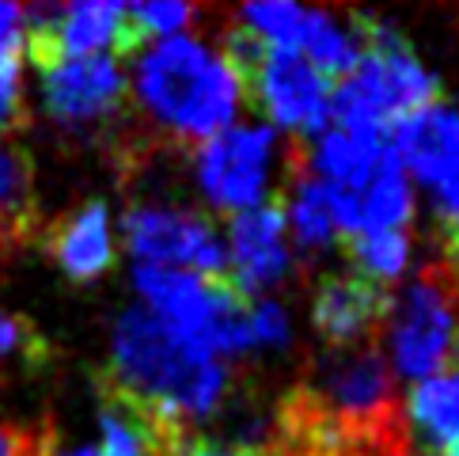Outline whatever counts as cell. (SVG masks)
<instances>
[{
	"instance_id": "6da1fadb",
	"label": "cell",
	"mask_w": 459,
	"mask_h": 456,
	"mask_svg": "<svg viewBox=\"0 0 459 456\" xmlns=\"http://www.w3.org/2000/svg\"><path fill=\"white\" fill-rule=\"evenodd\" d=\"M137 100L156 122L160 141L194 153L232 126L239 88L221 54L190 35H171L141 54Z\"/></svg>"
},
{
	"instance_id": "7a4b0ae2",
	"label": "cell",
	"mask_w": 459,
	"mask_h": 456,
	"mask_svg": "<svg viewBox=\"0 0 459 456\" xmlns=\"http://www.w3.org/2000/svg\"><path fill=\"white\" fill-rule=\"evenodd\" d=\"M350 31L360 61L350 80L331 92V114L338 129L360 137H391V129L433 103H445L440 80L425 69L399 27L376 15L350 12Z\"/></svg>"
},
{
	"instance_id": "3957f363",
	"label": "cell",
	"mask_w": 459,
	"mask_h": 456,
	"mask_svg": "<svg viewBox=\"0 0 459 456\" xmlns=\"http://www.w3.org/2000/svg\"><path fill=\"white\" fill-rule=\"evenodd\" d=\"M122 240L137 263L198 270L202 278L228 274V251L209 214L163 198H129Z\"/></svg>"
},
{
	"instance_id": "277c9868",
	"label": "cell",
	"mask_w": 459,
	"mask_h": 456,
	"mask_svg": "<svg viewBox=\"0 0 459 456\" xmlns=\"http://www.w3.org/2000/svg\"><path fill=\"white\" fill-rule=\"evenodd\" d=\"M273 153L270 126H228L194 149V171L209 206L224 217L255 209L266 198V168Z\"/></svg>"
},
{
	"instance_id": "5b68a950",
	"label": "cell",
	"mask_w": 459,
	"mask_h": 456,
	"mask_svg": "<svg viewBox=\"0 0 459 456\" xmlns=\"http://www.w3.org/2000/svg\"><path fill=\"white\" fill-rule=\"evenodd\" d=\"M42 103L65 129H80V134L110 129L129 110L126 73L114 57L100 54L57 61L42 73Z\"/></svg>"
},
{
	"instance_id": "8992f818",
	"label": "cell",
	"mask_w": 459,
	"mask_h": 456,
	"mask_svg": "<svg viewBox=\"0 0 459 456\" xmlns=\"http://www.w3.org/2000/svg\"><path fill=\"white\" fill-rule=\"evenodd\" d=\"M331 92L334 88L311 69L300 50H266V61L243 103L304 137L319 134L331 118Z\"/></svg>"
},
{
	"instance_id": "52a82bcc",
	"label": "cell",
	"mask_w": 459,
	"mask_h": 456,
	"mask_svg": "<svg viewBox=\"0 0 459 456\" xmlns=\"http://www.w3.org/2000/svg\"><path fill=\"white\" fill-rule=\"evenodd\" d=\"M395 297L360 274H323L311 293V328L326 350H350L380 338Z\"/></svg>"
},
{
	"instance_id": "ba28073f",
	"label": "cell",
	"mask_w": 459,
	"mask_h": 456,
	"mask_svg": "<svg viewBox=\"0 0 459 456\" xmlns=\"http://www.w3.org/2000/svg\"><path fill=\"white\" fill-rule=\"evenodd\" d=\"M228 278L243 293H262L289 278L292 255L285 240V194L273 190L266 202L243 209L228 221Z\"/></svg>"
},
{
	"instance_id": "9c48e42d",
	"label": "cell",
	"mask_w": 459,
	"mask_h": 456,
	"mask_svg": "<svg viewBox=\"0 0 459 456\" xmlns=\"http://www.w3.org/2000/svg\"><path fill=\"white\" fill-rule=\"evenodd\" d=\"M39 240L46 255L61 267L65 278L76 285L103 278L118 263V251H114V240H110L107 206L100 198H88L76 209H69V214H61L54 224L42 228Z\"/></svg>"
},
{
	"instance_id": "30bf717a",
	"label": "cell",
	"mask_w": 459,
	"mask_h": 456,
	"mask_svg": "<svg viewBox=\"0 0 459 456\" xmlns=\"http://www.w3.org/2000/svg\"><path fill=\"white\" fill-rule=\"evenodd\" d=\"M391 149H395L403 171L410 168L421 183L445 190L459 183V110L448 103H433L406 122L391 129Z\"/></svg>"
},
{
	"instance_id": "8fae6325",
	"label": "cell",
	"mask_w": 459,
	"mask_h": 456,
	"mask_svg": "<svg viewBox=\"0 0 459 456\" xmlns=\"http://www.w3.org/2000/svg\"><path fill=\"white\" fill-rule=\"evenodd\" d=\"M134 285L163 323H171L183 335L202 338L209 320V278L202 274H186L175 267H152L134 263Z\"/></svg>"
},
{
	"instance_id": "7c38bea8",
	"label": "cell",
	"mask_w": 459,
	"mask_h": 456,
	"mask_svg": "<svg viewBox=\"0 0 459 456\" xmlns=\"http://www.w3.org/2000/svg\"><path fill=\"white\" fill-rule=\"evenodd\" d=\"M42 232L35 198V160L20 137L0 134V251L35 243Z\"/></svg>"
},
{
	"instance_id": "4fadbf2b",
	"label": "cell",
	"mask_w": 459,
	"mask_h": 456,
	"mask_svg": "<svg viewBox=\"0 0 459 456\" xmlns=\"http://www.w3.org/2000/svg\"><path fill=\"white\" fill-rule=\"evenodd\" d=\"M406 422H414L410 437L418 434L421 449L429 456L459 445V369H440L433 377H425L410 392Z\"/></svg>"
},
{
	"instance_id": "5bb4252c",
	"label": "cell",
	"mask_w": 459,
	"mask_h": 456,
	"mask_svg": "<svg viewBox=\"0 0 459 456\" xmlns=\"http://www.w3.org/2000/svg\"><path fill=\"white\" fill-rule=\"evenodd\" d=\"M300 54L307 57V65L331 88L342 84V80H350L353 69H357V61H360L353 31L338 27V20L331 12H307L304 35H300Z\"/></svg>"
},
{
	"instance_id": "9a60e30c",
	"label": "cell",
	"mask_w": 459,
	"mask_h": 456,
	"mask_svg": "<svg viewBox=\"0 0 459 456\" xmlns=\"http://www.w3.org/2000/svg\"><path fill=\"white\" fill-rule=\"evenodd\" d=\"M410 228L403 232H368V236H346L342 251L353 263V274L368 278L376 285L384 282H399L410 263Z\"/></svg>"
},
{
	"instance_id": "2e32d148",
	"label": "cell",
	"mask_w": 459,
	"mask_h": 456,
	"mask_svg": "<svg viewBox=\"0 0 459 456\" xmlns=\"http://www.w3.org/2000/svg\"><path fill=\"white\" fill-rule=\"evenodd\" d=\"M54 362V346L42 335V328L23 312L0 308V373H39Z\"/></svg>"
},
{
	"instance_id": "e0dca14e",
	"label": "cell",
	"mask_w": 459,
	"mask_h": 456,
	"mask_svg": "<svg viewBox=\"0 0 459 456\" xmlns=\"http://www.w3.org/2000/svg\"><path fill=\"white\" fill-rule=\"evenodd\" d=\"M304 20H307V12L297 4H285V0L239 8V23L247 27L251 35H258L270 50H300Z\"/></svg>"
},
{
	"instance_id": "ac0fdd59",
	"label": "cell",
	"mask_w": 459,
	"mask_h": 456,
	"mask_svg": "<svg viewBox=\"0 0 459 456\" xmlns=\"http://www.w3.org/2000/svg\"><path fill=\"white\" fill-rule=\"evenodd\" d=\"M57 445V426L50 418L39 426L27 422H0V456H50Z\"/></svg>"
},
{
	"instance_id": "d6986e66",
	"label": "cell",
	"mask_w": 459,
	"mask_h": 456,
	"mask_svg": "<svg viewBox=\"0 0 459 456\" xmlns=\"http://www.w3.org/2000/svg\"><path fill=\"white\" fill-rule=\"evenodd\" d=\"M251 335H255V350L258 346H285L289 342V316L277 301H258L255 316H251Z\"/></svg>"
},
{
	"instance_id": "ffe728a7",
	"label": "cell",
	"mask_w": 459,
	"mask_h": 456,
	"mask_svg": "<svg viewBox=\"0 0 459 456\" xmlns=\"http://www.w3.org/2000/svg\"><path fill=\"white\" fill-rule=\"evenodd\" d=\"M0 50H23V8L0 0Z\"/></svg>"
},
{
	"instance_id": "44dd1931",
	"label": "cell",
	"mask_w": 459,
	"mask_h": 456,
	"mask_svg": "<svg viewBox=\"0 0 459 456\" xmlns=\"http://www.w3.org/2000/svg\"><path fill=\"white\" fill-rule=\"evenodd\" d=\"M186 456H270L266 449H258V445H217V442H209V437H198Z\"/></svg>"
},
{
	"instance_id": "7402d4cb",
	"label": "cell",
	"mask_w": 459,
	"mask_h": 456,
	"mask_svg": "<svg viewBox=\"0 0 459 456\" xmlns=\"http://www.w3.org/2000/svg\"><path fill=\"white\" fill-rule=\"evenodd\" d=\"M440 194V206H437V217L440 221H448L455 232H459V183L445 187V190H437Z\"/></svg>"
},
{
	"instance_id": "603a6c76",
	"label": "cell",
	"mask_w": 459,
	"mask_h": 456,
	"mask_svg": "<svg viewBox=\"0 0 459 456\" xmlns=\"http://www.w3.org/2000/svg\"><path fill=\"white\" fill-rule=\"evenodd\" d=\"M50 456H100V449H91V445H69L65 449L61 437H57V445L50 449Z\"/></svg>"
},
{
	"instance_id": "cb8c5ba5",
	"label": "cell",
	"mask_w": 459,
	"mask_h": 456,
	"mask_svg": "<svg viewBox=\"0 0 459 456\" xmlns=\"http://www.w3.org/2000/svg\"><path fill=\"white\" fill-rule=\"evenodd\" d=\"M440 456H459V445H452V449H445V452H440Z\"/></svg>"
}]
</instances>
